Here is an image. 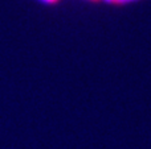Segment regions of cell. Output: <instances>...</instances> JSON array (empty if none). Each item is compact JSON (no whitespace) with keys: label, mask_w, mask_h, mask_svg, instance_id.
I'll return each mask as SVG.
<instances>
[{"label":"cell","mask_w":151,"mask_h":149,"mask_svg":"<svg viewBox=\"0 0 151 149\" xmlns=\"http://www.w3.org/2000/svg\"><path fill=\"white\" fill-rule=\"evenodd\" d=\"M118 3H126V1H133V0H115Z\"/></svg>","instance_id":"obj_1"},{"label":"cell","mask_w":151,"mask_h":149,"mask_svg":"<svg viewBox=\"0 0 151 149\" xmlns=\"http://www.w3.org/2000/svg\"><path fill=\"white\" fill-rule=\"evenodd\" d=\"M104 1H107V3H113V1H115V0H104Z\"/></svg>","instance_id":"obj_2"}]
</instances>
